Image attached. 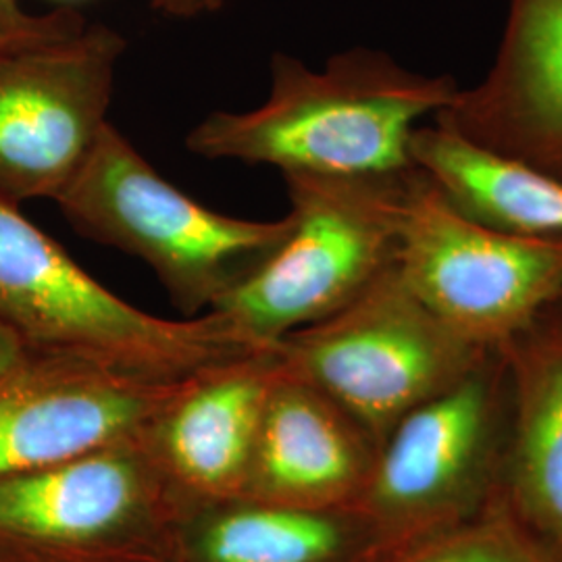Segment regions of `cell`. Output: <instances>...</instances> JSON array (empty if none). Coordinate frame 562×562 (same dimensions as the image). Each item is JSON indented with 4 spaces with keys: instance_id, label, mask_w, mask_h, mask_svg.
Returning a JSON list of instances; mask_svg holds the SVG:
<instances>
[{
    "instance_id": "cell-1",
    "label": "cell",
    "mask_w": 562,
    "mask_h": 562,
    "mask_svg": "<svg viewBox=\"0 0 562 562\" xmlns=\"http://www.w3.org/2000/svg\"><path fill=\"white\" fill-rule=\"evenodd\" d=\"M459 90L452 76L413 71L373 48L334 55L323 69L276 53L267 101L211 113L186 146L202 159L271 165L283 176L402 173L415 167V132Z\"/></svg>"
},
{
    "instance_id": "cell-2",
    "label": "cell",
    "mask_w": 562,
    "mask_h": 562,
    "mask_svg": "<svg viewBox=\"0 0 562 562\" xmlns=\"http://www.w3.org/2000/svg\"><path fill=\"white\" fill-rule=\"evenodd\" d=\"M0 325L25 350L76 357L157 382H183L246 357L244 340L220 315L159 319L83 271L20 206L0 201Z\"/></svg>"
},
{
    "instance_id": "cell-3",
    "label": "cell",
    "mask_w": 562,
    "mask_h": 562,
    "mask_svg": "<svg viewBox=\"0 0 562 562\" xmlns=\"http://www.w3.org/2000/svg\"><path fill=\"white\" fill-rule=\"evenodd\" d=\"M413 169L285 173L292 223L285 240L211 313L259 348L340 313L396 265Z\"/></svg>"
},
{
    "instance_id": "cell-4",
    "label": "cell",
    "mask_w": 562,
    "mask_h": 562,
    "mask_svg": "<svg viewBox=\"0 0 562 562\" xmlns=\"http://www.w3.org/2000/svg\"><path fill=\"white\" fill-rule=\"evenodd\" d=\"M81 236L146 262L183 311L215 306L285 240L290 215L250 222L183 194L111 123L55 199Z\"/></svg>"
},
{
    "instance_id": "cell-5",
    "label": "cell",
    "mask_w": 562,
    "mask_h": 562,
    "mask_svg": "<svg viewBox=\"0 0 562 562\" xmlns=\"http://www.w3.org/2000/svg\"><path fill=\"white\" fill-rule=\"evenodd\" d=\"M273 348L288 375L336 402L378 448L404 415L461 382L492 350L423 304L396 265L340 313Z\"/></svg>"
},
{
    "instance_id": "cell-6",
    "label": "cell",
    "mask_w": 562,
    "mask_h": 562,
    "mask_svg": "<svg viewBox=\"0 0 562 562\" xmlns=\"http://www.w3.org/2000/svg\"><path fill=\"white\" fill-rule=\"evenodd\" d=\"M508 413V367L492 348L461 382L402 417L352 504L380 548L459 525L498 498Z\"/></svg>"
},
{
    "instance_id": "cell-7",
    "label": "cell",
    "mask_w": 562,
    "mask_h": 562,
    "mask_svg": "<svg viewBox=\"0 0 562 562\" xmlns=\"http://www.w3.org/2000/svg\"><path fill=\"white\" fill-rule=\"evenodd\" d=\"M396 267L423 304L483 348H501L562 301V241L477 222L417 165Z\"/></svg>"
},
{
    "instance_id": "cell-8",
    "label": "cell",
    "mask_w": 562,
    "mask_h": 562,
    "mask_svg": "<svg viewBox=\"0 0 562 562\" xmlns=\"http://www.w3.org/2000/svg\"><path fill=\"white\" fill-rule=\"evenodd\" d=\"M125 41L106 25L0 57V201H55L92 155Z\"/></svg>"
},
{
    "instance_id": "cell-9",
    "label": "cell",
    "mask_w": 562,
    "mask_h": 562,
    "mask_svg": "<svg viewBox=\"0 0 562 562\" xmlns=\"http://www.w3.org/2000/svg\"><path fill=\"white\" fill-rule=\"evenodd\" d=\"M186 382L27 350L0 375V477L132 442L153 429Z\"/></svg>"
},
{
    "instance_id": "cell-10",
    "label": "cell",
    "mask_w": 562,
    "mask_h": 562,
    "mask_svg": "<svg viewBox=\"0 0 562 562\" xmlns=\"http://www.w3.org/2000/svg\"><path fill=\"white\" fill-rule=\"evenodd\" d=\"M506 161L562 180V0H510L485 78L434 120Z\"/></svg>"
},
{
    "instance_id": "cell-11",
    "label": "cell",
    "mask_w": 562,
    "mask_h": 562,
    "mask_svg": "<svg viewBox=\"0 0 562 562\" xmlns=\"http://www.w3.org/2000/svg\"><path fill=\"white\" fill-rule=\"evenodd\" d=\"M123 443L0 477V542L30 561L60 562L140 521L148 475Z\"/></svg>"
},
{
    "instance_id": "cell-12",
    "label": "cell",
    "mask_w": 562,
    "mask_h": 562,
    "mask_svg": "<svg viewBox=\"0 0 562 562\" xmlns=\"http://www.w3.org/2000/svg\"><path fill=\"white\" fill-rule=\"evenodd\" d=\"M510 385L498 501L562 562V301L501 346Z\"/></svg>"
},
{
    "instance_id": "cell-13",
    "label": "cell",
    "mask_w": 562,
    "mask_h": 562,
    "mask_svg": "<svg viewBox=\"0 0 562 562\" xmlns=\"http://www.w3.org/2000/svg\"><path fill=\"white\" fill-rule=\"evenodd\" d=\"M378 446L317 387L280 364L262 411L250 480L269 503L352 506L371 475Z\"/></svg>"
},
{
    "instance_id": "cell-14",
    "label": "cell",
    "mask_w": 562,
    "mask_h": 562,
    "mask_svg": "<svg viewBox=\"0 0 562 562\" xmlns=\"http://www.w3.org/2000/svg\"><path fill=\"white\" fill-rule=\"evenodd\" d=\"M278 375L276 348L267 346L183 383L153 425L183 482L222 494L250 480L265 402Z\"/></svg>"
},
{
    "instance_id": "cell-15",
    "label": "cell",
    "mask_w": 562,
    "mask_h": 562,
    "mask_svg": "<svg viewBox=\"0 0 562 562\" xmlns=\"http://www.w3.org/2000/svg\"><path fill=\"white\" fill-rule=\"evenodd\" d=\"M411 157L477 222L519 236L562 241V180L485 153L436 121L415 132Z\"/></svg>"
},
{
    "instance_id": "cell-16",
    "label": "cell",
    "mask_w": 562,
    "mask_h": 562,
    "mask_svg": "<svg viewBox=\"0 0 562 562\" xmlns=\"http://www.w3.org/2000/svg\"><path fill=\"white\" fill-rule=\"evenodd\" d=\"M196 562H362L380 540L355 506L225 508L194 536Z\"/></svg>"
},
{
    "instance_id": "cell-17",
    "label": "cell",
    "mask_w": 562,
    "mask_h": 562,
    "mask_svg": "<svg viewBox=\"0 0 562 562\" xmlns=\"http://www.w3.org/2000/svg\"><path fill=\"white\" fill-rule=\"evenodd\" d=\"M362 562H554L496 498L483 513L440 531L387 543Z\"/></svg>"
},
{
    "instance_id": "cell-18",
    "label": "cell",
    "mask_w": 562,
    "mask_h": 562,
    "mask_svg": "<svg viewBox=\"0 0 562 562\" xmlns=\"http://www.w3.org/2000/svg\"><path fill=\"white\" fill-rule=\"evenodd\" d=\"M86 30V21L71 9L27 13L20 0H0V57L48 42L71 38Z\"/></svg>"
},
{
    "instance_id": "cell-19",
    "label": "cell",
    "mask_w": 562,
    "mask_h": 562,
    "mask_svg": "<svg viewBox=\"0 0 562 562\" xmlns=\"http://www.w3.org/2000/svg\"><path fill=\"white\" fill-rule=\"evenodd\" d=\"M153 9L161 11L169 18H181V20H190V18H199L204 13H215L220 11L225 0H150Z\"/></svg>"
},
{
    "instance_id": "cell-20",
    "label": "cell",
    "mask_w": 562,
    "mask_h": 562,
    "mask_svg": "<svg viewBox=\"0 0 562 562\" xmlns=\"http://www.w3.org/2000/svg\"><path fill=\"white\" fill-rule=\"evenodd\" d=\"M25 352L27 350L20 338L0 325V375L7 373L11 367H15Z\"/></svg>"
}]
</instances>
